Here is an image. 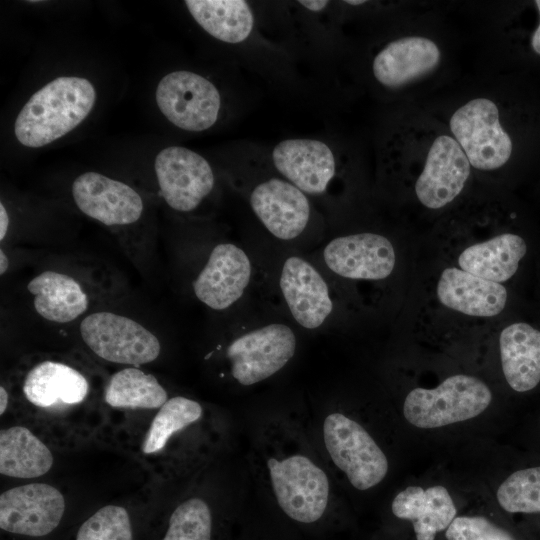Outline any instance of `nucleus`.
<instances>
[{
  "mask_svg": "<svg viewBox=\"0 0 540 540\" xmlns=\"http://www.w3.org/2000/svg\"><path fill=\"white\" fill-rule=\"evenodd\" d=\"M244 192L255 217L280 241H299L319 223L313 200L279 175L265 155L246 160Z\"/></svg>",
  "mask_w": 540,
  "mask_h": 540,
  "instance_id": "obj_1",
  "label": "nucleus"
},
{
  "mask_svg": "<svg viewBox=\"0 0 540 540\" xmlns=\"http://www.w3.org/2000/svg\"><path fill=\"white\" fill-rule=\"evenodd\" d=\"M96 100L93 84L77 76H61L35 92L18 113L17 140L38 148L66 135L91 112Z\"/></svg>",
  "mask_w": 540,
  "mask_h": 540,
  "instance_id": "obj_2",
  "label": "nucleus"
},
{
  "mask_svg": "<svg viewBox=\"0 0 540 540\" xmlns=\"http://www.w3.org/2000/svg\"><path fill=\"white\" fill-rule=\"evenodd\" d=\"M294 330L283 322H268L245 329L224 347V358L232 379L247 387L282 370L296 352Z\"/></svg>",
  "mask_w": 540,
  "mask_h": 540,
  "instance_id": "obj_3",
  "label": "nucleus"
},
{
  "mask_svg": "<svg viewBox=\"0 0 540 540\" xmlns=\"http://www.w3.org/2000/svg\"><path fill=\"white\" fill-rule=\"evenodd\" d=\"M491 400L492 393L483 381L458 374L435 388L410 391L403 413L412 425L432 429L474 418L487 409Z\"/></svg>",
  "mask_w": 540,
  "mask_h": 540,
  "instance_id": "obj_4",
  "label": "nucleus"
},
{
  "mask_svg": "<svg viewBox=\"0 0 540 540\" xmlns=\"http://www.w3.org/2000/svg\"><path fill=\"white\" fill-rule=\"evenodd\" d=\"M266 465L277 504L290 519L310 524L322 518L330 486L321 467L304 454L271 457Z\"/></svg>",
  "mask_w": 540,
  "mask_h": 540,
  "instance_id": "obj_5",
  "label": "nucleus"
},
{
  "mask_svg": "<svg viewBox=\"0 0 540 540\" xmlns=\"http://www.w3.org/2000/svg\"><path fill=\"white\" fill-rule=\"evenodd\" d=\"M84 344L99 358L116 364L143 365L161 352L158 337L136 320L111 311L87 314L79 324Z\"/></svg>",
  "mask_w": 540,
  "mask_h": 540,
  "instance_id": "obj_6",
  "label": "nucleus"
},
{
  "mask_svg": "<svg viewBox=\"0 0 540 540\" xmlns=\"http://www.w3.org/2000/svg\"><path fill=\"white\" fill-rule=\"evenodd\" d=\"M322 434L331 460L353 487L367 490L385 478L387 457L358 422L342 413H331L323 421Z\"/></svg>",
  "mask_w": 540,
  "mask_h": 540,
  "instance_id": "obj_7",
  "label": "nucleus"
},
{
  "mask_svg": "<svg viewBox=\"0 0 540 540\" xmlns=\"http://www.w3.org/2000/svg\"><path fill=\"white\" fill-rule=\"evenodd\" d=\"M156 103L174 126L188 132H203L218 122L222 95L205 76L189 70H176L159 81Z\"/></svg>",
  "mask_w": 540,
  "mask_h": 540,
  "instance_id": "obj_8",
  "label": "nucleus"
},
{
  "mask_svg": "<svg viewBox=\"0 0 540 540\" xmlns=\"http://www.w3.org/2000/svg\"><path fill=\"white\" fill-rule=\"evenodd\" d=\"M270 166L308 197L325 199L338 177L334 148L317 138H287L265 155Z\"/></svg>",
  "mask_w": 540,
  "mask_h": 540,
  "instance_id": "obj_9",
  "label": "nucleus"
},
{
  "mask_svg": "<svg viewBox=\"0 0 540 540\" xmlns=\"http://www.w3.org/2000/svg\"><path fill=\"white\" fill-rule=\"evenodd\" d=\"M450 130L472 167L495 170L512 154V141L499 121L496 104L486 98L470 100L450 119Z\"/></svg>",
  "mask_w": 540,
  "mask_h": 540,
  "instance_id": "obj_10",
  "label": "nucleus"
},
{
  "mask_svg": "<svg viewBox=\"0 0 540 540\" xmlns=\"http://www.w3.org/2000/svg\"><path fill=\"white\" fill-rule=\"evenodd\" d=\"M154 169L160 193L175 212H196L215 190L216 179L210 163L189 148L162 149L155 158Z\"/></svg>",
  "mask_w": 540,
  "mask_h": 540,
  "instance_id": "obj_11",
  "label": "nucleus"
},
{
  "mask_svg": "<svg viewBox=\"0 0 540 540\" xmlns=\"http://www.w3.org/2000/svg\"><path fill=\"white\" fill-rule=\"evenodd\" d=\"M277 288L289 315L304 329L322 327L334 312V300L323 271L301 255L292 254L282 260Z\"/></svg>",
  "mask_w": 540,
  "mask_h": 540,
  "instance_id": "obj_12",
  "label": "nucleus"
},
{
  "mask_svg": "<svg viewBox=\"0 0 540 540\" xmlns=\"http://www.w3.org/2000/svg\"><path fill=\"white\" fill-rule=\"evenodd\" d=\"M319 259L326 273L338 278L380 281L393 273L396 252L387 237L373 232H359L331 239L321 249Z\"/></svg>",
  "mask_w": 540,
  "mask_h": 540,
  "instance_id": "obj_13",
  "label": "nucleus"
},
{
  "mask_svg": "<svg viewBox=\"0 0 540 540\" xmlns=\"http://www.w3.org/2000/svg\"><path fill=\"white\" fill-rule=\"evenodd\" d=\"M252 276L253 264L248 253L235 243L220 242L210 250L191 287L202 304L223 311L243 297Z\"/></svg>",
  "mask_w": 540,
  "mask_h": 540,
  "instance_id": "obj_14",
  "label": "nucleus"
},
{
  "mask_svg": "<svg viewBox=\"0 0 540 540\" xmlns=\"http://www.w3.org/2000/svg\"><path fill=\"white\" fill-rule=\"evenodd\" d=\"M78 209L109 228L130 227L140 221L144 203L140 194L124 182L97 172H85L72 184Z\"/></svg>",
  "mask_w": 540,
  "mask_h": 540,
  "instance_id": "obj_15",
  "label": "nucleus"
},
{
  "mask_svg": "<svg viewBox=\"0 0 540 540\" xmlns=\"http://www.w3.org/2000/svg\"><path fill=\"white\" fill-rule=\"evenodd\" d=\"M64 511L62 493L48 484L17 486L0 495V527L13 534L48 535L59 525Z\"/></svg>",
  "mask_w": 540,
  "mask_h": 540,
  "instance_id": "obj_16",
  "label": "nucleus"
},
{
  "mask_svg": "<svg viewBox=\"0 0 540 540\" xmlns=\"http://www.w3.org/2000/svg\"><path fill=\"white\" fill-rule=\"evenodd\" d=\"M470 166L455 138L438 136L428 151L424 168L415 184L420 203L429 209H440L450 204L465 187Z\"/></svg>",
  "mask_w": 540,
  "mask_h": 540,
  "instance_id": "obj_17",
  "label": "nucleus"
},
{
  "mask_svg": "<svg viewBox=\"0 0 540 540\" xmlns=\"http://www.w3.org/2000/svg\"><path fill=\"white\" fill-rule=\"evenodd\" d=\"M440 57L439 48L430 39L403 37L389 42L375 55L372 73L379 84L396 89L433 71Z\"/></svg>",
  "mask_w": 540,
  "mask_h": 540,
  "instance_id": "obj_18",
  "label": "nucleus"
},
{
  "mask_svg": "<svg viewBox=\"0 0 540 540\" xmlns=\"http://www.w3.org/2000/svg\"><path fill=\"white\" fill-rule=\"evenodd\" d=\"M36 313L43 319L68 324L83 316L91 305L85 285L73 275L57 270H44L27 284Z\"/></svg>",
  "mask_w": 540,
  "mask_h": 540,
  "instance_id": "obj_19",
  "label": "nucleus"
},
{
  "mask_svg": "<svg viewBox=\"0 0 540 540\" xmlns=\"http://www.w3.org/2000/svg\"><path fill=\"white\" fill-rule=\"evenodd\" d=\"M436 294L445 307L474 317L496 316L507 302V290L502 284L456 267L441 272Z\"/></svg>",
  "mask_w": 540,
  "mask_h": 540,
  "instance_id": "obj_20",
  "label": "nucleus"
},
{
  "mask_svg": "<svg viewBox=\"0 0 540 540\" xmlns=\"http://www.w3.org/2000/svg\"><path fill=\"white\" fill-rule=\"evenodd\" d=\"M22 390L33 405L59 409L83 402L89 392V383L76 368L63 362L44 360L27 372Z\"/></svg>",
  "mask_w": 540,
  "mask_h": 540,
  "instance_id": "obj_21",
  "label": "nucleus"
},
{
  "mask_svg": "<svg viewBox=\"0 0 540 540\" xmlns=\"http://www.w3.org/2000/svg\"><path fill=\"white\" fill-rule=\"evenodd\" d=\"M196 23L210 36L227 44L253 43L258 37L253 6L244 0H187Z\"/></svg>",
  "mask_w": 540,
  "mask_h": 540,
  "instance_id": "obj_22",
  "label": "nucleus"
},
{
  "mask_svg": "<svg viewBox=\"0 0 540 540\" xmlns=\"http://www.w3.org/2000/svg\"><path fill=\"white\" fill-rule=\"evenodd\" d=\"M391 509L397 518L412 522L417 540H434L436 533L447 529L457 513L443 486L427 489L409 486L395 496Z\"/></svg>",
  "mask_w": 540,
  "mask_h": 540,
  "instance_id": "obj_23",
  "label": "nucleus"
},
{
  "mask_svg": "<svg viewBox=\"0 0 540 540\" xmlns=\"http://www.w3.org/2000/svg\"><path fill=\"white\" fill-rule=\"evenodd\" d=\"M500 358L508 385L526 392L540 382V331L528 323L508 325L499 337Z\"/></svg>",
  "mask_w": 540,
  "mask_h": 540,
  "instance_id": "obj_24",
  "label": "nucleus"
},
{
  "mask_svg": "<svg viewBox=\"0 0 540 540\" xmlns=\"http://www.w3.org/2000/svg\"><path fill=\"white\" fill-rule=\"evenodd\" d=\"M526 253L527 244L521 236L503 233L464 248L457 264L472 275L501 284L515 275Z\"/></svg>",
  "mask_w": 540,
  "mask_h": 540,
  "instance_id": "obj_25",
  "label": "nucleus"
},
{
  "mask_svg": "<svg viewBox=\"0 0 540 540\" xmlns=\"http://www.w3.org/2000/svg\"><path fill=\"white\" fill-rule=\"evenodd\" d=\"M48 447L28 428L12 426L0 432V473L28 479L46 474L53 465Z\"/></svg>",
  "mask_w": 540,
  "mask_h": 540,
  "instance_id": "obj_26",
  "label": "nucleus"
},
{
  "mask_svg": "<svg viewBox=\"0 0 540 540\" xmlns=\"http://www.w3.org/2000/svg\"><path fill=\"white\" fill-rule=\"evenodd\" d=\"M168 395L156 377L135 367L114 373L105 390V401L114 408L156 409Z\"/></svg>",
  "mask_w": 540,
  "mask_h": 540,
  "instance_id": "obj_27",
  "label": "nucleus"
},
{
  "mask_svg": "<svg viewBox=\"0 0 540 540\" xmlns=\"http://www.w3.org/2000/svg\"><path fill=\"white\" fill-rule=\"evenodd\" d=\"M202 413V406L195 400L184 396L168 399L151 422L142 443L143 453L161 451L174 433L199 420Z\"/></svg>",
  "mask_w": 540,
  "mask_h": 540,
  "instance_id": "obj_28",
  "label": "nucleus"
},
{
  "mask_svg": "<svg viewBox=\"0 0 540 540\" xmlns=\"http://www.w3.org/2000/svg\"><path fill=\"white\" fill-rule=\"evenodd\" d=\"M499 505L510 513H540V467L518 470L499 486Z\"/></svg>",
  "mask_w": 540,
  "mask_h": 540,
  "instance_id": "obj_29",
  "label": "nucleus"
},
{
  "mask_svg": "<svg viewBox=\"0 0 540 540\" xmlns=\"http://www.w3.org/2000/svg\"><path fill=\"white\" fill-rule=\"evenodd\" d=\"M212 515L208 504L197 497L176 507L162 540H211Z\"/></svg>",
  "mask_w": 540,
  "mask_h": 540,
  "instance_id": "obj_30",
  "label": "nucleus"
},
{
  "mask_svg": "<svg viewBox=\"0 0 540 540\" xmlns=\"http://www.w3.org/2000/svg\"><path fill=\"white\" fill-rule=\"evenodd\" d=\"M76 540H133L127 510L117 505L100 508L81 525Z\"/></svg>",
  "mask_w": 540,
  "mask_h": 540,
  "instance_id": "obj_31",
  "label": "nucleus"
},
{
  "mask_svg": "<svg viewBox=\"0 0 540 540\" xmlns=\"http://www.w3.org/2000/svg\"><path fill=\"white\" fill-rule=\"evenodd\" d=\"M445 536L448 540H513L509 533L482 516L456 517Z\"/></svg>",
  "mask_w": 540,
  "mask_h": 540,
  "instance_id": "obj_32",
  "label": "nucleus"
},
{
  "mask_svg": "<svg viewBox=\"0 0 540 540\" xmlns=\"http://www.w3.org/2000/svg\"><path fill=\"white\" fill-rule=\"evenodd\" d=\"M9 215L8 212L4 206V204L0 203V240L3 241L7 235L8 229H9Z\"/></svg>",
  "mask_w": 540,
  "mask_h": 540,
  "instance_id": "obj_33",
  "label": "nucleus"
},
{
  "mask_svg": "<svg viewBox=\"0 0 540 540\" xmlns=\"http://www.w3.org/2000/svg\"><path fill=\"white\" fill-rule=\"evenodd\" d=\"M535 4L540 14V0H536ZM531 46L534 52L540 55V23L532 35Z\"/></svg>",
  "mask_w": 540,
  "mask_h": 540,
  "instance_id": "obj_34",
  "label": "nucleus"
},
{
  "mask_svg": "<svg viewBox=\"0 0 540 540\" xmlns=\"http://www.w3.org/2000/svg\"><path fill=\"white\" fill-rule=\"evenodd\" d=\"M10 265L9 258L7 254L3 251V249L0 250V274L1 276L4 275Z\"/></svg>",
  "mask_w": 540,
  "mask_h": 540,
  "instance_id": "obj_35",
  "label": "nucleus"
},
{
  "mask_svg": "<svg viewBox=\"0 0 540 540\" xmlns=\"http://www.w3.org/2000/svg\"><path fill=\"white\" fill-rule=\"evenodd\" d=\"M8 393H7V390L1 386L0 387V414L2 415L6 408H7V405H8Z\"/></svg>",
  "mask_w": 540,
  "mask_h": 540,
  "instance_id": "obj_36",
  "label": "nucleus"
}]
</instances>
